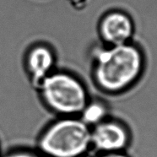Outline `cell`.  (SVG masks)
Instances as JSON below:
<instances>
[{
    "label": "cell",
    "instance_id": "8992f818",
    "mask_svg": "<svg viewBox=\"0 0 157 157\" xmlns=\"http://www.w3.org/2000/svg\"><path fill=\"white\" fill-rule=\"evenodd\" d=\"M57 57L47 44L37 43L28 49L25 57V68L30 82L36 89L42 80L56 70Z\"/></svg>",
    "mask_w": 157,
    "mask_h": 157
},
{
    "label": "cell",
    "instance_id": "277c9868",
    "mask_svg": "<svg viewBox=\"0 0 157 157\" xmlns=\"http://www.w3.org/2000/svg\"><path fill=\"white\" fill-rule=\"evenodd\" d=\"M130 140L128 128L122 121L112 117L90 128L91 151L95 153L124 151Z\"/></svg>",
    "mask_w": 157,
    "mask_h": 157
},
{
    "label": "cell",
    "instance_id": "7a4b0ae2",
    "mask_svg": "<svg viewBox=\"0 0 157 157\" xmlns=\"http://www.w3.org/2000/svg\"><path fill=\"white\" fill-rule=\"evenodd\" d=\"M36 150L46 157H78L91 152L90 127L79 117H57L39 134Z\"/></svg>",
    "mask_w": 157,
    "mask_h": 157
},
{
    "label": "cell",
    "instance_id": "8fae6325",
    "mask_svg": "<svg viewBox=\"0 0 157 157\" xmlns=\"http://www.w3.org/2000/svg\"><path fill=\"white\" fill-rule=\"evenodd\" d=\"M2 155V150H1V145H0V157Z\"/></svg>",
    "mask_w": 157,
    "mask_h": 157
},
{
    "label": "cell",
    "instance_id": "52a82bcc",
    "mask_svg": "<svg viewBox=\"0 0 157 157\" xmlns=\"http://www.w3.org/2000/svg\"><path fill=\"white\" fill-rule=\"evenodd\" d=\"M78 117L84 123L92 128L110 117L109 106L103 100L90 98Z\"/></svg>",
    "mask_w": 157,
    "mask_h": 157
},
{
    "label": "cell",
    "instance_id": "9c48e42d",
    "mask_svg": "<svg viewBox=\"0 0 157 157\" xmlns=\"http://www.w3.org/2000/svg\"><path fill=\"white\" fill-rule=\"evenodd\" d=\"M94 157H129L124 151L121 152H106V153H94Z\"/></svg>",
    "mask_w": 157,
    "mask_h": 157
},
{
    "label": "cell",
    "instance_id": "30bf717a",
    "mask_svg": "<svg viewBox=\"0 0 157 157\" xmlns=\"http://www.w3.org/2000/svg\"><path fill=\"white\" fill-rule=\"evenodd\" d=\"M78 157H94V153H92V152H89V153L85 154V155H83L81 156Z\"/></svg>",
    "mask_w": 157,
    "mask_h": 157
},
{
    "label": "cell",
    "instance_id": "6da1fadb",
    "mask_svg": "<svg viewBox=\"0 0 157 157\" xmlns=\"http://www.w3.org/2000/svg\"><path fill=\"white\" fill-rule=\"evenodd\" d=\"M90 59L93 82L108 95H118L132 88L146 64L143 49L132 41L113 47L101 43L92 49Z\"/></svg>",
    "mask_w": 157,
    "mask_h": 157
},
{
    "label": "cell",
    "instance_id": "3957f363",
    "mask_svg": "<svg viewBox=\"0 0 157 157\" xmlns=\"http://www.w3.org/2000/svg\"><path fill=\"white\" fill-rule=\"evenodd\" d=\"M45 107L57 117H78L91 98L82 79L56 69L36 87Z\"/></svg>",
    "mask_w": 157,
    "mask_h": 157
},
{
    "label": "cell",
    "instance_id": "5b68a950",
    "mask_svg": "<svg viewBox=\"0 0 157 157\" xmlns=\"http://www.w3.org/2000/svg\"><path fill=\"white\" fill-rule=\"evenodd\" d=\"M134 31L133 18L122 10H113L105 13L98 24L101 43L109 47L132 41Z\"/></svg>",
    "mask_w": 157,
    "mask_h": 157
},
{
    "label": "cell",
    "instance_id": "ba28073f",
    "mask_svg": "<svg viewBox=\"0 0 157 157\" xmlns=\"http://www.w3.org/2000/svg\"><path fill=\"white\" fill-rule=\"evenodd\" d=\"M1 157H46L42 154L40 153L36 149V150H30L25 148H18L14 150L8 151Z\"/></svg>",
    "mask_w": 157,
    "mask_h": 157
}]
</instances>
